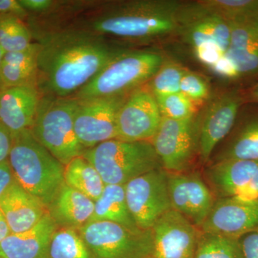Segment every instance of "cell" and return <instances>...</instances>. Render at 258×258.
Wrapping results in <instances>:
<instances>
[{"mask_svg": "<svg viewBox=\"0 0 258 258\" xmlns=\"http://www.w3.org/2000/svg\"><path fill=\"white\" fill-rule=\"evenodd\" d=\"M37 39V88L41 96H74L125 50L74 27L51 29Z\"/></svg>", "mask_w": 258, "mask_h": 258, "instance_id": "obj_1", "label": "cell"}, {"mask_svg": "<svg viewBox=\"0 0 258 258\" xmlns=\"http://www.w3.org/2000/svg\"><path fill=\"white\" fill-rule=\"evenodd\" d=\"M183 3L171 0H133L106 3L86 18L76 21L74 28L105 37L132 41H147L167 36L179 28V13Z\"/></svg>", "mask_w": 258, "mask_h": 258, "instance_id": "obj_2", "label": "cell"}, {"mask_svg": "<svg viewBox=\"0 0 258 258\" xmlns=\"http://www.w3.org/2000/svg\"><path fill=\"white\" fill-rule=\"evenodd\" d=\"M8 161L15 181L48 209L64 184L63 164L30 129L13 135Z\"/></svg>", "mask_w": 258, "mask_h": 258, "instance_id": "obj_3", "label": "cell"}, {"mask_svg": "<svg viewBox=\"0 0 258 258\" xmlns=\"http://www.w3.org/2000/svg\"><path fill=\"white\" fill-rule=\"evenodd\" d=\"M164 62L151 50H124L71 96L76 99L128 94L149 82Z\"/></svg>", "mask_w": 258, "mask_h": 258, "instance_id": "obj_4", "label": "cell"}, {"mask_svg": "<svg viewBox=\"0 0 258 258\" xmlns=\"http://www.w3.org/2000/svg\"><path fill=\"white\" fill-rule=\"evenodd\" d=\"M77 105L78 100L73 97L41 96L30 128L37 142L64 166L74 158L83 156L86 150L75 132Z\"/></svg>", "mask_w": 258, "mask_h": 258, "instance_id": "obj_5", "label": "cell"}, {"mask_svg": "<svg viewBox=\"0 0 258 258\" xmlns=\"http://www.w3.org/2000/svg\"><path fill=\"white\" fill-rule=\"evenodd\" d=\"M83 157L94 166L105 184L124 185L137 176L162 169L151 142L113 139L86 149Z\"/></svg>", "mask_w": 258, "mask_h": 258, "instance_id": "obj_6", "label": "cell"}, {"mask_svg": "<svg viewBox=\"0 0 258 258\" xmlns=\"http://www.w3.org/2000/svg\"><path fill=\"white\" fill-rule=\"evenodd\" d=\"M77 230L94 258H153L154 255L152 230L92 221Z\"/></svg>", "mask_w": 258, "mask_h": 258, "instance_id": "obj_7", "label": "cell"}, {"mask_svg": "<svg viewBox=\"0 0 258 258\" xmlns=\"http://www.w3.org/2000/svg\"><path fill=\"white\" fill-rule=\"evenodd\" d=\"M125 200L137 227L152 230L171 208L168 173L163 169L149 171L124 184Z\"/></svg>", "mask_w": 258, "mask_h": 258, "instance_id": "obj_8", "label": "cell"}, {"mask_svg": "<svg viewBox=\"0 0 258 258\" xmlns=\"http://www.w3.org/2000/svg\"><path fill=\"white\" fill-rule=\"evenodd\" d=\"M129 93L77 99L74 128L85 149L116 139L117 117Z\"/></svg>", "mask_w": 258, "mask_h": 258, "instance_id": "obj_9", "label": "cell"}, {"mask_svg": "<svg viewBox=\"0 0 258 258\" xmlns=\"http://www.w3.org/2000/svg\"><path fill=\"white\" fill-rule=\"evenodd\" d=\"M151 143L164 170L185 172L198 152V118L177 120L162 117Z\"/></svg>", "mask_w": 258, "mask_h": 258, "instance_id": "obj_10", "label": "cell"}, {"mask_svg": "<svg viewBox=\"0 0 258 258\" xmlns=\"http://www.w3.org/2000/svg\"><path fill=\"white\" fill-rule=\"evenodd\" d=\"M162 115L147 84L132 91L117 117V137L125 142H151Z\"/></svg>", "mask_w": 258, "mask_h": 258, "instance_id": "obj_11", "label": "cell"}, {"mask_svg": "<svg viewBox=\"0 0 258 258\" xmlns=\"http://www.w3.org/2000/svg\"><path fill=\"white\" fill-rule=\"evenodd\" d=\"M244 96L238 90H229L208 103L198 120V153L208 162L217 144L225 138L235 125Z\"/></svg>", "mask_w": 258, "mask_h": 258, "instance_id": "obj_12", "label": "cell"}, {"mask_svg": "<svg viewBox=\"0 0 258 258\" xmlns=\"http://www.w3.org/2000/svg\"><path fill=\"white\" fill-rule=\"evenodd\" d=\"M177 33L192 50L215 45L226 52L230 42V21L210 11L200 1L183 4Z\"/></svg>", "mask_w": 258, "mask_h": 258, "instance_id": "obj_13", "label": "cell"}, {"mask_svg": "<svg viewBox=\"0 0 258 258\" xmlns=\"http://www.w3.org/2000/svg\"><path fill=\"white\" fill-rule=\"evenodd\" d=\"M200 230L237 239L258 230V200L237 197L219 199Z\"/></svg>", "mask_w": 258, "mask_h": 258, "instance_id": "obj_14", "label": "cell"}, {"mask_svg": "<svg viewBox=\"0 0 258 258\" xmlns=\"http://www.w3.org/2000/svg\"><path fill=\"white\" fill-rule=\"evenodd\" d=\"M168 173L171 208L200 229L216 201L197 173Z\"/></svg>", "mask_w": 258, "mask_h": 258, "instance_id": "obj_15", "label": "cell"}, {"mask_svg": "<svg viewBox=\"0 0 258 258\" xmlns=\"http://www.w3.org/2000/svg\"><path fill=\"white\" fill-rule=\"evenodd\" d=\"M153 258H195L200 230L171 210L152 228Z\"/></svg>", "mask_w": 258, "mask_h": 258, "instance_id": "obj_16", "label": "cell"}, {"mask_svg": "<svg viewBox=\"0 0 258 258\" xmlns=\"http://www.w3.org/2000/svg\"><path fill=\"white\" fill-rule=\"evenodd\" d=\"M0 211L11 234L30 230L49 212L40 200L23 189L15 179L0 196Z\"/></svg>", "mask_w": 258, "mask_h": 258, "instance_id": "obj_17", "label": "cell"}, {"mask_svg": "<svg viewBox=\"0 0 258 258\" xmlns=\"http://www.w3.org/2000/svg\"><path fill=\"white\" fill-rule=\"evenodd\" d=\"M230 45L225 55L240 78L258 76V14L230 21Z\"/></svg>", "mask_w": 258, "mask_h": 258, "instance_id": "obj_18", "label": "cell"}, {"mask_svg": "<svg viewBox=\"0 0 258 258\" xmlns=\"http://www.w3.org/2000/svg\"><path fill=\"white\" fill-rule=\"evenodd\" d=\"M41 95L34 87L5 88L0 91V123L14 135L31 128Z\"/></svg>", "mask_w": 258, "mask_h": 258, "instance_id": "obj_19", "label": "cell"}, {"mask_svg": "<svg viewBox=\"0 0 258 258\" xmlns=\"http://www.w3.org/2000/svg\"><path fill=\"white\" fill-rule=\"evenodd\" d=\"M57 229L48 212L30 230L10 234L2 241L0 258H48L51 239Z\"/></svg>", "mask_w": 258, "mask_h": 258, "instance_id": "obj_20", "label": "cell"}, {"mask_svg": "<svg viewBox=\"0 0 258 258\" xmlns=\"http://www.w3.org/2000/svg\"><path fill=\"white\" fill-rule=\"evenodd\" d=\"M257 166L258 161L240 159L218 161L206 171L210 189L220 198L235 197L248 184Z\"/></svg>", "mask_w": 258, "mask_h": 258, "instance_id": "obj_21", "label": "cell"}, {"mask_svg": "<svg viewBox=\"0 0 258 258\" xmlns=\"http://www.w3.org/2000/svg\"><path fill=\"white\" fill-rule=\"evenodd\" d=\"M48 211L58 227L79 230L91 222L94 202L64 184Z\"/></svg>", "mask_w": 258, "mask_h": 258, "instance_id": "obj_22", "label": "cell"}, {"mask_svg": "<svg viewBox=\"0 0 258 258\" xmlns=\"http://www.w3.org/2000/svg\"><path fill=\"white\" fill-rule=\"evenodd\" d=\"M39 49L40 45L35 42L25 50L4 53L1 69L3 88L27 86L37 89Z\"/></svg>", "mask_w": 258, "mask_h": 258, "instance_id": "obj_23", "label": "cell"}, {"mask_svg": "<svg viewBox=\"0 0 258 258\" xmlns=\"http://www.w3.org/2000/svg\"><path fill=\"white\" fill-rule=\"evenodd\" d=\"M92 221H108L139 228L129 212L124 185L106 184L100 198L94 202Z\"/></svg>", "mask_w": 258, "mask_h": 258, "instance_id": "obj_24", "label": "cell"}, {"mask_svg": "<svg viewBox=\"0 0 258 258\" xmlns=\"http://www.w3.org/2000/svg\"><path fill=\"white\" fill-rule=\"evenodd\" d=\"M64 182L93 202L100 198L106 186L94 166L83 156L74 158L64 166Z\"/></svg>", "mask_w": 258, "mask_h": 258, "instance_id": "obj_25", "label": "cell"}, {"mask_svg": "<svg viewBox=\"0 0 258 258\" xmlns=\"http://www.w3.org/2000/svg\"><path fill=\"white\" fill-rule=\"evenodd\" d=\"M225 159L258 161V113L241 125L219 161Z\"/></svg>", "mask_w": 258, "mask_h": 258, "instance_id": "obj_26", "label": "cell"}, {"mask_svg": "<svg viewBox=\"0 0 258 258\" xmlns=\"http://www.w3.org/2000/svg\"><path fill=\"white\" fill-rule=\"evenodd\" d=\"M48 258H94L79 231L60 227L49 245Z\"/></svg>", "mask_w": 258, "mask_h": 258, "instance_id": "obj_27", "label": "cell"}, {"mask_svg": "<svg viewBox=\"0 0 258 258\" xmlns=\"http://www.w3.org/2000/svg\"><path fill=\"white\" fill-rule=\"evenodd\" d=\"M32 34L23 19L15 15L0 16V47L5 52L28 48L33 43Z\"/></svg>", "mask_w": 258, "mask_h": 258, "instance_id": "obj_28", "label": "cell"}, {"mask_svg": "<svg viewBox=\"0 0 258 258\" xmlns=\"http://www.w3.org/2000/svg\"><path fill=\"white\" fill-rule=\"evenodd\" d=\"M195 258H243L239 239L200 230Z\"/></svg>", "mask_w": 258, "mask_h": 258, "instance_id": "obj_29", "label": "cell"}, {"mask_svg": "<svg viewBox=\"0 0 258 258\" xmlns=\"http://www.w3.org/2000/svg\"><path fill=\"white\" fill-rule=\"evenodd\" d=\"M186 70L173 61L164 60L147 83L154 96L180 92V83Z\"/></svg>", "mask_w": 258, "mask_h": 258, "instance_id": "obj_30", "label": "cell"}, {"mask_svg": "<svg viewBox=\"0 0 258 258\" xmlns=\"http://www.w3.org/2000/svg\"><path fill=\"white\" fill-rule=\"evenodd\" d=\"M200 3L229 21L258 14V0H204Z\"/></svg>", "mask_w": 258, "mask_h": 258, "instance_id": "obj_31", "label": "cell"}, {"mask_svg": "<svg viewBox=\"0 0 258 258\" xmlns=\"http://www.w3.org/2000/svg\"><path fill=\"white\" fill-rule=\"evenodd\" d=\"M154 97L162 117L182 120L195 116V103L181 92Z\"/></svg>", "mask_w": 258, "mask_h": 258, "instance_id": "obj_32", "label": "cell"}, {"mask_svg": "<svg viewBox=\"0 0 258 258\" xmlns=\"http://www.w3.org/2000/svg\"><path fill=\"white\" fill-rule=\"evenodd\" d=\"M180 92L195 104L203 103L210 97V85L201 75L186 71L180 83Z\"/></svg>", "mask_w": 258, "mask_h": 258, "instance_id": "obj_33", "label": "cell"}, {"mask_svg": "<svg viewBox=\"0 0 258 258\" xmlns=\"http://www.w3.org/2000/svg\"><path fill=\"white\" fill-rule=\"evenodd\" d=\"M210 70L217 76L224 79L236 80L240 78L235 66L225 54Z\"/></svg>", "mask_w": 258, "mask_h": 258, "instance_id": "obj_34", "label": "cell"}, {"mask_svg": "<svg viewBox=\"0 0 258 258\" xmlns=\"http://www.w3.org/2000/svg\"><path fill=\"white\" fill-rule=\"evenodd\" d=\"M239 240L243 258H258V230L246 234Z\"/></svg>", "mask_w": 258, "mask_h": 258, "instance_id": "obj_35", "label": "cell"}, {"mask_svg": "<svg viewBox=\"0 0 258 258\" xmlns=\"http://www.w3.org/2000/svg\"><path fill=\"white\" fill-rule=\"evenodd\" d=\"M22 7L28 13L45 14L55 9L57 3L52 0H18Z\"/></svg>", "mask_w": 258, "mask_h": 258, "instance_id": "obj_36", "label": "cell"}, {"mask_svg": "<svg viewBox=\"0 0 258 258\" xmlns=\"http://www.w3.org/2000/svg\"><path fill=\"white\" fill-rule=\"evenodd\" d=\"M4 15H15L24 20L28 16V13L18 0H0V16Z\"/></svg>", "mask_w": 258, "mask_h": 258, "instance_id": "obj_37", "label": "cell"}, {"mask_svg": "<svg viewBox=\"0 0 258 258\" xmlns=\"http://www.w3.org/2000/svg\"><path fill=\"white\" fill-rule=\"evenodd\" d=\"M13 145V135L0 123V163L8 160Z\"/></svg>", "mask_w": 258, "mask_h": 258, "instance_id": "obj_38", "label": "cell"}, {"mask_svg": "<svg viewBox=\"0 0 258 258\" xmlns=\"http://www.w3.org/2000/svg\"><path fill=\"white\" fill-rule=\"evenodd\" d=\"M235 197L246 200H258V166L248 184Z\"/></svg>", "mask_w": 258, "mask_h": 258, "instance_id": "obj_39", "label": "cell"}, {"mask_svg": "<svg viewBox=\"0 0 258 258\" xmlns=\"http://www.w3.org/2000/svg\"><path fill=\"white\" fill-rule=\"evenodd\" d=\"M14 181L8 160L0 163V196Z\"/></svg>", "mask_w": 258, "mask_h": 258, "instance_id": "obj_40", "label": "cell"}, {"mask_svg": "<svg viewBox=\"0 0 258 258\" xmlns=\"http://www.w3.org/2000/svg\"><path fill=\"white\" fill-rule=\"evenodd\" d=\"M10 234L11 233H10V228L6 220H5L4 215L0 211V242Z\"/></svg>", "mask_w": 258, "mask_h": 258, "instance_id": "obj_41", "label": "cell"}, {"mask_svg": "<svg viewBox=\"0 0 258 258\" xmlns=\"http://www.w3.org/2000/svg\"><path fill=\"white\" fill-rule=\"evenodd\" d=\"M244 101L258 103V83L248 90L246 94H243Z\"/></svg>", "mask_w": 258, "mask_h": 258, "instance_id": "obj_42", "label": "cell"}, {"mask_svg": "<svg viewBox=\"0 0 258 258\" xmlns=\"http://www.w3.org/2000/svg\"><path fill=\"white\" fill-rule=\"evenodd\" d=\"M3 55H4V52L2 50L1 47H0V91L3 89V83H2L1 79V69H2V63H3Z\"/></svg>", "mask_w": 258, "mask_h": 258, "instance_id": "obj_43", "label": "cell"}]
</instances>
